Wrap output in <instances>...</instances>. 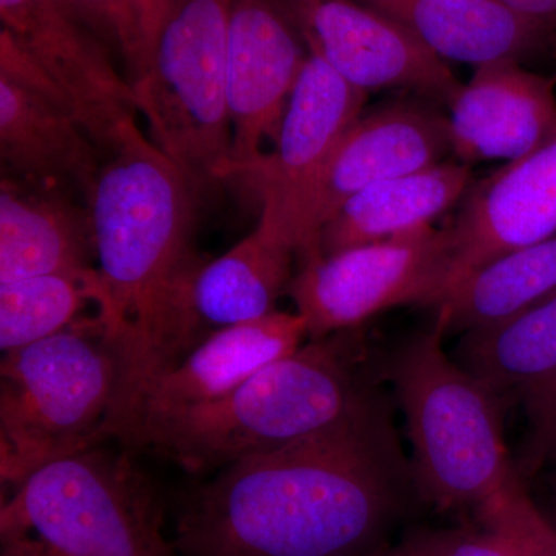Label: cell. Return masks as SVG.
I'll return each mask as SVG.
<instances>
[{
  "label": "cell",
  "instance_id": "1",
  "mask_svg": "<svg viewBox=\"0 0 556 556\" xmlns=\"http://www.w3.org/2000/svg\"><path fill=\"white\" fill-rule=\"evenodd\" d=\"M413 482L388 408L229 464L190 492L178 556H371Z\"/></svg>",
  "mask_w": 556,
  "mask_h": 556
},
{
  "label": "cell",
  "instance_id": "2",
  "mask_svg": "<svg viewBox=\"0 0 556 556\" xmlns=\"http://www.w3.org/2000/svg\"><path fill=\"white\" fill-rule=\"evenodd\" d=\"M195 192L129 121L102 161L90 200L100 311L119 364L108 439L127 447L150 391L206 339L193 309L203 260L193 249Z\"/></svg>",
  "mask_w": 556,
  "mask_h": 556
},
{
  "label": "cell",
  "instance_id": "3",
  "mask_svg": "<svg viewBox=\"0 0 556 556\" xmlns=\"http://www.w3.org/2000/svg\"><path fill=\"white\" fill-rule=\"evenodd\" d=\"M386 408L367 345L350 329L311 339L219 401L153 424L134 450L203 475Z\"/></svg>",
  "mask_w": 556,
  "mask_h": 556
},
{
  "label": "cell",
  "instance_id": "4",
  "mask_svg": "<svg viewBox=\"0 0 556 556\" xmlns=\"http://www.w3.org/2000/svg\"><path fill=\"white\" fill-rule=\"evenodd\" d=\"M444 331L409 336L386 372L407 422L413 485L439 510L485 506L522 475L508 456L504 404L442 348Z\"/></svg>",
  "mask_w": 556,
  "mask_h": 556
},
{
  "label": "cell",
  "instance_id": "5",
  "mask_svg": "<svg viewBox=\"0 0 556 556\" xmlns=\"http://www.w3.org/2000/svg\"><path fill=\"white\" fill-rule=\"evenodd\" d=\"M118 382V357L100 314L3 354V484L14 489L53 460L104 444Z\"/></svg>",
  "mask_w": 556,
  "mask_h": 556
},
{
  "label": "cell",
  "instance_id": "6",
  "mask_svg": "<svg viewBox=\"0 0 556 556\" xmlns=\"http://www.w3.org/2000/svg\"><path fill=\"white\" fill-rule=\"evenodd\" d=\"M230 0H177L134 84L150 139L199 197L232 178L226 43Z\"/></svg>",
  "mask_w": 556,
  "mask_h": 556
},
{
  "label": "cell",
  "instance_id": "7",
  "mask_svg": "<svg viewBox=\"0 0 556 556\" xmlns=\"http://www.w3.org/2000/svg\"><path fill=\"white\" fill-rule=\"evenodd\" d=\"M0 532H27L53 556H178L148 478L101 445L33 471L2 506Z\"/></svg>",
  "mask_w": 556,
  "mask_h": 556
},
{
  "label": "cell",
  "instance_id": "8",
  "mask_svg": "<svg viewBox=\"0 0 556 556\" xmlns=\"http://www.w3.org/2000/svg\"><path fill=\"white\" fill-rule=\"evenodd\" d=\"M448 155V119L433 102L399 101L364 112L305 185L287 199L262 206L258 223L305 262L318 255L321 229L346 201Z\"/></svg>",
  "mask_w": 556,
  "mask_h": 556
},
{
  "label": "cell",
  "instance_id": "9",
  "mask_svg": "<svg viewBox=\"0 0 556 556\" xmlns=\"http://www.w3.org/2000/svg\"><path fill=\"white\" fill-rule=\"evenodd\" d=\"M450 237L433 226L393 239L314 255L289 283L311 339L358 329L383 311L434 308L447 288Z\"/></svg>",
  "mask_w": 556,
  "mask_h": 556
},
{
  "label": "cell",
  "instance_id": "10",
  "mask_svg": "<svg viewBox=\"0 0 556 556\" xmlns=\"http://www.w3.org/2000/svg\"><path fill=\"white\" fill-rule=\"evenodd\" d=\"M306 50L357 89L412 91L448 108L459 79L407 27L361 0H276Z\"/></svg>",
  "mask_w": 556,
  "mask_h": 556
},
{
  "label": "cell",
  "instance_id": "11",
  "mask_svg": "<svg viewBox=\"0 0 556 556\" xmlns=\"http://www.w3.org/2000/svg\"><path fill=\"white\" fill-rule=\"evenodd\" d=\"M2 28L67 94L102 156L138 112L129 80L64 0H0Z\"/></svg>",
  "mask_w": 556,
  "mask_h": 556
},
{
  "label": "cell",
  "instance_id": "12",
  "mask_svg": "<svg viewBox=\"0 0 556 556\" xmlns=\"http://www.w3.org/2000/svg\"><path fill=\"white\" fill-rule=\"evenodd\" d=\"M276 0H230L226 79L233 172L276 138L308 50ZM232 179V178H230Z\"/></svg>",
  "mask_w": 556,
  "mask_h": 556
},
{
  "label": "cell",
  "instance_id": "13",
  "mask_svg": "<svg viewBox=\"0 0 556 556\" xmlns=\"http://www.w3.org/2000/svg\"><path fill=\"white\" fill-rule=\"evenodd\" d=\"M445 229V292L490 260L556 236V129L526 155L471 185Z\"/></svg>",
  "mask_w": 556,
  "mask_h": 556
},
{
  "label": "cell",
  "instance_id": "14",
  "mask_svg": "<svg viewBox=\"0 0 556 556\" xmlns=\"http://www.w3.org/2000/svg\"><path fill=\"white\" fill-rule=\"evenodd\" d=\"M367 93L351 86L327 62L308 51L291 91L274 148L237 167L240 179L260 204H274L298 190L329 159L365 112Z\"/></svg>",
  "mask_w": 556,
  "mask_h": 556
},
{
  "label": "cell",
  "instance_id": "15",
  "mask_svg": "<svg viewBox=\"0 0 556 556\" xmlns=\"http://www.w3.org/2000/svg\"><path fill=\"white\" fill-rule=\"evenodd\" d=\"M555 87L518 61L475 68L447 108L452 155L468 166L526 155L556 129Z\"/></svg>",
  "mask_w": 556,
  "mask_h": 556
},
{
  "label": "cell",
  "instance_id": "16",
  "mask_svg": "<svg viewBox=\"0 0 556 556\" xmlns=\"http://www.w3.org/2000/svg\"><path fill=\"white\" fill-rule=\"evenodd\" d=\"M306 338L308 329L302 317L280 311L212 332L152 388L129 450L146 428L228 396L260 369L294 353Z\"/></svg>",
  "mask_w": 556,
  "mask_h": 556
},
{
  "label": "cell",
  "instance_id": "17",
  "mask_svg": "<svg viewBox=\"0 0 556 556\" xmlns=\"http://www.w3.org/2000/svg\"><path fill=\"white\" fill-rule=\"evenodd\" d=\"M89 204L56 185L2 177L0 283L98 268Z\"/></svg>",
  "mask_w": 556,
  "mask_h": 556
},
{
  "label": "cell",
  "instance_id": "18",
  "mask_svg": "<svg viewBox=\"0 0 556 556\" xmlns=\"http://www.w3.org/2000/svg\"><path fill=\"white\" fill-rule=\"evenodd\" d=\"M2 177L56 185L90 204L101 150L68 109L0 78Z\"/></svg>",
  "mask_w": 556,
  "mask_h": 556
},
{
  "label": "cell",
  "instance_id": "19",
  "mask_svg": "<svg viewBox=\"0 0 556 556\" xmlns=\"http://www.w3.org/2000/svg\"><path fill=\"white\" fill-rule=\"evenodd\" d=\"M471 181L468 164L442 161L362 190L321 229L317 252L334 254L433 226L463 201Z\"/></svg>",
  "mask_w": 556,
  "mask_h": 556
},
{
  "label": "cell",
  "instance_id": "20",
  "mask_svg": "<svg viewBox=\"0 0 556 556\" xmlns=\"http://www.w3.org/2000/svg\"><path fill=\"white\" fill-rule=\"evenodd\" d=\"M401 22L441 60L518 61L544 46L501 0H361Z\"/></svg>",
  "mask_w": 556,
  "mask_h": 556
},
{
  "label": "cell",
  "instance_id": "21",
  "mask_svg": "<svg viewBox=\"0 0 556 556\" xmlns=\"http://www.w3.org/2000/svg\"><path fill=\"white\" fill-rule=\"evenodd\" d=\"M452 357L503 404L525 405L556 380V291L514 316L464 332Z\"/></svg>",
  "mask_w": 556,
  "mask_h": 556
},
{
  "label": "cell",
  "instance_id": "22",
  "mask_svg": "<svg viewBox=\"0 0 556 556\" xmlns=\"http://www.w3.org/2000/svg\"><path fill=\"white\" fill-rule=\"evenodd\" d=\"M294 251L265 226L222 257L201 266L193 283V309L203 334L269 316L292 280Z\"/></svg>",
  "mask_w": 556,
  "mask_h": 556
},
{
  "label": "cell",
  "instance_id": "23",
  "mask_svg": "<svg viewBox=\"0 0 556 556\" xmlns=\"http://www.w3.org/2000/svg\"><path fill=\"white\" fill-rule=\"evenodd\" d=\"M556 291V236L515 249L466 274L439 300L444 334L496 324Z\"/></svg>",
  "mask_w": 556,
  "mask_h": 556
},
{
  "label": "cell",
  "instance_id": "24",
  "mask_svg": "<svg viewBox=\"0 0 556 556\" xmlns=\"http://www.w3.org/2000/svg\"><path fill=\"white\" fill-rule=\"evenodd\" d=\"M104 288L98 268L43 274L0 283L2 353L58 334L72 327L87 306L101 311Z\"/></svg>",
  "mask_w": 556,
  "mask_h": 556
},
{
  "label": "cell",
  "instance_id": "25",
  "mask_svg": "<svg viewBox=\"0 0 556 556\" xmlns=\"http://www.w3.org/2000/svg\"><path fill=\"white\" fill-rule=\"evenodd\" d=\"M478 526L416 529L396 547L399 556H525L521 541L495 511L479 508Z\"/></svg>",
  "mask_w": 556,
  "mask_h": 556
},
{
  "label": "cell",
  "instance_id": "26",
  "mask_svg": "<svg viewBox=\"0 0 556 556\" xmlns=\"http://www.w3.org/2000/svg\"><path fill=\"white\" fill-rule=\"evenodd\" d=\"M481 508L495 511L514 529L525 556H556V527L527 492L525 478Z\"/></svg>",
  "mask_w": 556,
  "mask_h": 556
},
{
  "label": "cell",
  "instance_id": "27",
  "mask_svg": "<svg viewBox=\"0 0 556 556\" xmlns=\"http://www.w3.org/2000/svg\"><path fill=\"white\" fill-rule=\"evenodd\" d=\"M177 0H119L121 13L129 36L126 62L130 86L146 72L160 33Z\"/></svg>",
  "mask_w": 556,
  "mask_h": 556
},
{
  "label": "cell",
  "instance_id": "28",
  "mask_svg": "<svg viewBox=\"0 0 556 556\" xmlns=\"http://www.w3.org/2000/svg\"><path fill=\"white\" fill-rule=\"evenodd\" d=\"M529 433L518 470L522 478L556 466V380L526 402Z\"/></svg>",
  "mask_w": 556,
  "mask_h": 556
},
{
  "label": "cell",
  "instance_id": "29",
  "mask_svg": "<svg viewBox=\"0 0 556 556\" xmlns=\"http://www.w3.org/2000/svg\"><path fill=\"white\" fill-rule=\"evenodd\" d=\"M70 10L104 46L112 47L126 65L129 36L121 13L119 0H64Z\"/></svg>",
  "mask_w": 556,
  "mask_h": 556
},
{
  "label": "cell",
  "instance_id": "30",
  "mask_svg": "<svg viewBox=\"0 0 556 556\" xmlns=\"http://www.w3.org/2000/svg\"><path fill=\"white\" fill-rule=\"evenodd\" d=\"M540 36L544 46L556 40V0H501Z\"/></svg>",
  "mask_w": 556,
  "mask_h": 556
},
{
  "label": "cell",
  "instance_id": "31",
  "mask_svg": "<svg viewBox=\"0 0 556 556\" xmlns=\"http://www.w3.org/2000/svg\"><path fill=\"white\" fill-rule=\"evenodd\" d=\"M2 551L0 556H53L38 538L27 532H0Z\"/></svg>",
  "mask_w": 556,
  "mask_h": 556
},
{
  "label": "cell",
  "instance_id": "32",
  "mask_svg": "<svg viewBox=\"0 0 556 556\" xmlns=\"http://www.w3.org/2000/svg\"><path fill=\"white\" fill-rule=\"evenodd\" d=\"M547 492H548V501H551V506L554 508L555 511V519H551L552 522H554V526L556 527V466L547 468Z\"/></svg>",
  "mask_w": 556,
  "mask_h": 556
},
{
  "label": "cell",
  "instance_id": "33",
  "mask_svg": "<svg viewBox=\"0 0 556 556\" xmlns=\"http://www.w3.org/2000/svg\"><path fill=\"white\" fill-rule=\"evenodd\" d=\"M371 556H399L396 548H393V551H387V548H383V551L378 552V554L371 555Z\"/></svg>",
  "mask_w": 556,
  "mask_h": 556
},
{
  "label": "cell",
  "instance_id": "34",
  "mask_svg": "<svg viewBox=\"0 0 556 556\" xmlns=\"http://www.w3.org/2000/svg\"><path fill=\"white\" fill-rule=\"evenodd\" d=\"M552 78H554L555 84H556V73H555V75H554V76H552Z\"/></svg>",
  "mask_w": 556,
  "mask_h": 556
}]
</instances>
